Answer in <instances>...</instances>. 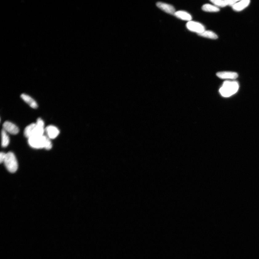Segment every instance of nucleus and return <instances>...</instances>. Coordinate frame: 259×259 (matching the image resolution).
<instances>
[{"label": "nucleus", "instance_id": "1", "mask_svg": "<svg viewBox=\"0 0 259 259\" xmlns=\"http://www.w3.org/2000/svg\"><path fill=\"white\" fill-rule=\"evenodd\" d=\"M28 142L30 146L34 148L50 150L52 147L50 139L44 135L32 136L28 139Z\"/></svg>", "mask_w": 259, "mask_h": 259}, {"label": "nucleus", "instance_id": "2", "mask_svg": "<svg viewBox=\"0 0 259 259\" xmlns=\"http://www.w3.org/2000/svg\"><path fill=\"white\" fill-rule=\"evenodd\" d=\"M239 85L237 81H225L220 88L219 91L225 97H230L238 91Z\"/></svg>", "mask_w": 259, "mask_h": 259}, {"label": "nucleus", "instance_id": "3", "mask_svg": "<svg viewBox=\"0 0 259 259\" xmlns=\"http://www.w3.org/2000/svg\"><path fill=\"white\" fill-rule=\"evenodd\" d=\"M45 129L44 126L38 125L36 123H32L25 128L24 135L28 139L32 136L44 135Z\"/></svg>", "mask_w": 259, "mask_h": 259}, {"label": "nucleus", "instance_id": "4", "mask_svg": "<svg viewBox=\"0 0 259 259\" xmlns=\"http://www.w3.org/2000/svg\"><path fill=\"white\" fill-rule=\"evenodd\" d=\"M7 170L11 173L16 172L18 168V161L15 156L12 152L6 153L3 162Z\"/></svg>", "mask_w": 259, "mask_h": 259}, {"label": "nucleus", "instance_id": "5", "mask_svg": "<svg viewBox=\"0 0 259 259\" xmlns=\"http://www.w3.org/2000/svg\"><path fill=\"white\" fill-rule=\"evenodd\" d=\"M187 28L189 30L195 32L198 34L205 31V27L201 23L193 21H189L186 25Z\"/></svg>", "mask_w": 259, "mask_h": 259}, {"label": "nucleus", "instance_id": "6", "mask_svg": "<svg viewBox=\"0 0 259 259\" xmlns=\"http://www.w3.org/2000/svg\"><path fill=\"white\" fill-rule=\"evenodd\" d=\"M3 129L7 132L12 135H16L19 132L18 126L11 122L6 121L3 124Z\"/></svg>", "mask_w": 259, "mask_h": 259}, {"label": "nucleus", "instance_id": "7", "mask_svg": "<svg viewBox=\"0 0 259 259\" xmlns=\"http://www.w3.org/2000/svg\"><path fill=\"white\" fill-rule=\"evenodd\" d=\"M47 135L50 139H54L57 138L59 134V130L56 126L51 125L47 126L45 128Z\"/></svg>", "mask_w": 259, "mask_h": 259}, {"label": "nucleus", "instance_id": "8", "mask_svg": "<svg viewBox=\"0 0 259 259\" xmlns=\"http://www.w3.org/2000/svg\"><path fill=\"white\" fill-rule=\"evenodd\" d=\"M156 6L160 10L167 13L174 15L176 12L175 8L169 4L162 2H158L156 4Z\"/></svg>", "mask_w": 259, "mask_h": 259}, {"label": "nucleus", "instance_id": "9", "mask_svg": "<svg viewBox=\"0 0 259 259\" xmlns=\"http://www.w3.org/2000/svg\"><path fill=\"white\" fill-rule=\"evenodd\" d=\"M238 1L236 0H212L211 2L218 7H224L228 5L232 6Z\"/></svg>", "mask_w": 259, "mask_h": 259}, {"label": "nucleus", "instance_id": "10", "mask_svg": "<svg viewBox=\"0 0 259 259\" xmlns=\"http://www.w3.org/2000/svg\"><path fill=\"white\" fill-rule=\"evenodd\" d=\"M217 75L219 78L223 79H236L238 76V75L237 72L230 71H222L218 72Z\"/></svg>", "mask_w": 259, "mask_h": 259}, {"label": "nucleus", "instance_id": "11", "mask_svg": "<svg viewBox=\"0 0 259 259\" xmlns=\"http://www.w3.org/2000/svg\"><path fill=\"white\" fill-rule=\"evenodd\" d=\"M249 0H243L238 1L232 6L233 10L235 11L239 12L245 9L249 5Z\"/></svg>", "mask_w": 259, "mask_h": 259}, {"label": "nucleus", "instance_id": "12", "mask_svg": "<svg viewBox=\"0 0 259 259\" xmlns=\"http://www.w3.org/2000/svg\"><path fill=\"white\" fill-rule=\"evenodd\" d=\"M21 97L31 108L34 109L37 108L38 107L37 103L30 96L26 94H22L21 95Z\"/></svg>", "mask_w": 259, "mask_h": 259}, {"label": "nucleus", "instance_id": "13", "mask_svg": "<svg viewBox=\"0 0 259 259\" xmlns=\"http://www.w3.org/2000/svg\"><path fill=\"white\" fill-rule=\"evenodd\" d=\"M175 16L177 17L181 20L191 21L192 20V17L189 14L183 10H179L175 13L174 14Z\"/></svg>", "mask_w": 259, "mask_h": 259}, {"label": "nucleus", "instance_id": "14", "mask_svg": "<svg viewBox=\"0 0 259 259\" xmlns=\"http://www.w3.org/2000/svg\"><path fill=\"white\" fill-rule=\"evenodd\" d=\"M1 136L2 147H7L10 143V138L7 134V132L3 129L2 130Z\"/></svg>", "mask_w": 259, "mask_h": 259}, {"label": "nucleus", "instance_id": "15", "mask_svg": "<svg viewBox=\"0 0 259 259\" xmlns=\"http://www.w3.org/2000/svg\"><path fill=\"white\" fill-rule=\"evenodd\" d=\"M202 10L203 11L207 12H217L220 11L219 8L217 6L209 4L203 5Z\"/></svg>", "mask_w": 259, "mask_h": 259}, {"label": "nucleus", "instance_id": "16", "mask_svg": "<svg viewBox=\"0 0 259 259\" xmlns=\"http://www.w3.org/2000/svg\"><path fill=\"white\" fill-rule=\"evenodd\" d=\"M199 36L202 37L211 38L212 39H217L218 36L213 32L210 30H205L202 33L198 34Z\"/></svg>", "mask_w": 259, "mask_h": 259}, {"label": "nucleus", "instance_id": "17", "mask_svg": "<svg viewBox=\"0 0 259 259\" xmlns=\"http://www.w3.org/2000/svg\"><path fill=\"white\" fill-rule=\"evenodd\" d=\"M6 153L4 152H1L0 154V162L1 163H3L4 160L5 159Z\"/></svg>", "mask_w": 259, "mask_h": 259}]
</instances>
